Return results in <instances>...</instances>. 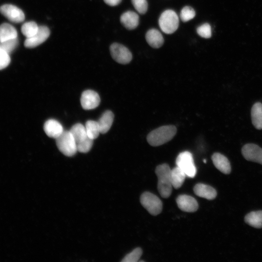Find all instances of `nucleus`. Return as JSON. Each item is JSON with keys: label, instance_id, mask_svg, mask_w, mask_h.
<instances>
[{"label": "nucleus", "instance_id": "obj_1", "mask_svg": "<svg viewBox=\"0 0 262 262\" xmlns=\"http://www.w3.org/2000/svg\"><path fill=\"white\" fill-rule=\"evenodd\" d=\"M176 132L177 128L175 126H163L150 132L147 137V140L150 145L157 147L170 141Z\"/></svg>", "mask_w": 262, "mask_h": 262}, {"label": "nucleus", "instance_id": "obj_2", "mask_svg": "<svg viewBox=\"0 0 262 262\" xmlns=\"http://www.w3.org/2000/svg\"><path fill=\"white\" fill-rule=\"evenodd\" d=\"M171 169L166 164L158 165L155 173L158 178V190L163 198H167L171 194L172 184L171 178Z\"/></svg>", "mask_w": 262, "mask_h": 262}, {"label": "nucleus", "instance_id": "obj_3", "mask_svg": "<svg viewBox=\"0 0 262 262\" xmlns=\"http://www.w3.org/2000/svg\"><path fill=\"white\" fill-rule=\"evenodd\" d=\"M56 143L59 150L66 156H72L78 151L76 142L69 131H64L56 139Z\"/></svg>", "mask_w": 262, "mask_h": 262}, {"label": "nucleus", "instance_id": "obj_4", "mask_svg": "<svg viewBox=\"0 0 262 262\" xmlns=\"http://www.w3.org/2000/svg\"><path fill=\"white\" fill-rule=\"evenodd\" d=\"M179 19L175 11L166 10L162 13L159 19V25L161 30L166 34H171L178 29Z\"/></svg>", "mask_w": 262, "mask_h": 262}, {"label": "nucleus", "instance_id": "obj_5", "mask_svg": "<svg viewBox=\"0 0 262 262\" xmlns=\"http://www.w3.org/2000/svg\"><path fill=\"white\" fill-rule=\"evenodd\" d=\"M140 202L142 205L153 215L160 213L162 210V202L160 199L154 194L146 192L140 196Z\"/></svg>", "mask_w": 262, "mask_h": 262}, {"label": "nucleus", "instance_id": "obj_6", "mask_svg": "<svg viewBox=\"0 0 262 262\" xmlns=\"http://www.w3.org/2000/svg\"><path fill=\"white\" fill-rule=\"evenodd\" d=\"M176 163L177 166L182 170L188 177L194 178L196 175V169L193 155L189 151L180 152L177 157Z\"/></svg>", "mask_w": 262, "mask_h": 262}, {"label": "nucleus", "instance_id": "obj_7", "mask_svg": "<svg viewBox=\"0 0 262 262\" xmlns=\"http://www.w3.org/2000/svg\"><path fill=\"white\" fill-rule=\"evenodd\" d=\"M110 50L112 58L119 64H128L132 59L131 51L121 44L116 43L112 44L110 47Z\"/></svg>", "mask_w": 262, "mask_h": 262}, {"label": "nucleus", "instance_id": "obj_8", "mask_svg": "<svg viewBox=\"0 0 262 262\" xmlns=\"http://www.w3.org/2000/svg\"><path fill=\"white\" fill-rule=\"evenodd\" d=\"M0 13L11 22L20 23L24 21L23 12L17 7L12 4H4L0 7Z\"/></svg>", "mask_w": 262, "mask_h": 262}, {"label": "nucleus", "instance_id": "obj_9", "mask_svg": "<svg viewBox=\"0 0 262 262\" xmlns=\"http://www.w3.org/2000/svg\"><path fill=\"white\" fill-rule=\"evenodd\" d=\"M49 35L50 31L47 26H39L35 34L29 38H26L24 43V46L27 48H35L44 42Z\"/></svg>", "mask_w": 262, "mask_h": 262}, {"label": "nucleus", "instance_id": "obj_10", "mask_svg": "<svg viewBox=\"0 0 262 262\" xmlns=\"http://www.w3.org/2000/svg\"><path fill=\"white\" fill-rule=\"evenodd\" d=\"M244 157L249 161L262 164V148L254 144H247L242 149Z\"/></svg>", "mask_w": 262, "mask_h": 262}, {"label": "nucleus", "instance_id": "obj_11", "mask_svg": "<svg viewBox=\"0 0 262 262\" xmlns=\"http://www.w3.org/2000/svg\"><path fill=\"white\" fill-rule=\"evenodd\" d=\"M100 97L95 91L87 90L83 91L81 97V103L85 110H91L97 107L100 103Z\"/></svg>", "mask_w": 262, "mask_h": 262}, {"label": "nucleus", "instance_id": "obj_12", "mask_svg": "<svg viewBox=\"0 0 262 262\" xmlns=\"http://www.w3.org/2000/svg\"><path fill=\"white\" fill-rule=\"evenodd\" d=\"M176 202L178 207L182 211L186 212H196L198 208L196 199L187 195H181L178 196Z\"/></svg>", "mask_w": 262, "mask_h": 262}, {"label": "nucleus", "instance_id": "obj_13", "mask_svg": "<svg viewBox=\"0 0 262 262\" xmlns=\"http://www.w3.org/2000/svg\"><path fill=\"white\" fill-rule=\"evenodd\" d=\"M44 130L49 137L55 139L64 131L61 123L53 119H49L45 122Z\"/></svg>", "mask_w": 262, "mask_h": 262}, {"label": "nucleus", "instance_id": "obj_14", "mask_svg": "<svg viewBox=\"0 0 262 262\" xmlns=\"http://www.w3.org/2000/svg\"><path fill=\"white\" fill-rule=\"evenodd\" d=\"M212 159L215 167L225 174H229L231 171V166L228 158L220 153H214Z\"/></svg>", "mask_w": 262, "mask_h": 262}, {"label": "nucleus", "instance_id": "obj_15", "mask_svg": "<svg viewBox=\"0 0 262 262\" xmlns=\"http://www.w3.org/2000/svg\"><path fill=\"white\" fill-rule=\"evenodd\" d=\"M75 142L77 147L89 140L85 127L80 123L74 125L69 130Z\"/></svg>", "mask_w": 262, "mask_h": 262}, {"label": "nucleus", "instance_id": "obj_16", "mask_svg": "<svg viewBox=\"0 0 262 262\" xmlns=\"http://www.w3.org/2000/svg\"><path fill=\"white\" fill-rule=\"evenodd\" d=\"M193 190L196 196L209 200L215 198L217 195V192L213 187L203 183L196 184Z\"/></svg>", "mask_w": 262, "mask_h": 262}, {"label": "nucleus", "instance_id": "obj_17", "mask_svg": "<svg viewBox=\"0 0 262 262\" xmlns=\"http://www.w3.org/2000/svg\"><path fill=\"white\" fill-rule=\"evenodd\" d=\"M120 22L128 30L136 28L139 24V16L133 11H127L120 16Z\"/></svg>", "mask_w": 262, "mask_h": 262}, {"label": "nucleus", "instance_id": "obj_18", "mask_svg": "<svg viewBox=\"0 0 262 262\" xmlns=\"http://www.w3.org/2000/svg\"><path fill=\"white\" fill-rule=\"evenodd\" d=\"M146 39L147 43L154 48L161 47L164 42L162 33L155 29H151L147 32Z\"/></svg>", "mask_w": 262, "mask_h": 262}, {"label": "nucleus", "instance_id": "obj_19", "mask_svg": "<svg viewBox=\"0 0 262 262\" xmlns=\"http://www.w3.org/2000/svg\"><path fill=\"white\" fill-rule=\"evenodd\" d=\"M114 115L113 112L108 110L105 111L97 121L101 133H105L111 128L114 121Z\"/></svg>", "mask_w": 262, "mask_h": 262}, {"label": "nucleus", "instance_id": "obj_20", "mask_svg": "<svg viewBox=\"0 0 262 262\" xmlns=\"http://www.w3.org/2000/svg\"><path fill=\"white\" fill-rule=\"evenodd\" d=\"M252 123L255 128L262 129V104L260 102L255 103L252 107L251 110Z\"/></svg>", "mask_w": 262, "mask_h": 262}, {"label": "nucleus", "instance_id": "obj_21", "mask_svg": "<svg viewBox=\"0 0 262 262\" xmlns=\"http://www.w3.org/2000/svg\"><path fill=\"white\" fill-rule=\"evenodd\" d=\"M186 176L184 172L178 166L171 170V178L172 186L175 189L180 188Z\"/></svg>", "mask_w": 262, "mask_h": 262}, {"label": "nucleus", "instance_id": "obj_22", "mask_svg": "<svg viewBox=\"0 0 262 262\" xmlns=\"http://www.w3.org/2000/svg\"><path fill=\"white\" fill-rule=\"evenodd\" d=\"M16 29L8 23H3L0 25V42L17 38Z\"/></svg>", "mask_w": 262, "mask_h": 262}, {"label": "nucleus", "instance_id": "obj_23", "mask_svg": "<svg viewBox=\"0 0 262 262\" xmlns=\"http://www.w3.org/2000/svg\"><path fill=\"white\" fill-rule=\"evenodd\" d=\"M245 222L249 226L257 229L262 228V211L252 212L245 217Z\"/></svg>", "mask_w": 262, "mask_h": 262}, {"label": "nucleus", "instance_id": "obj_24", "mask_svg": "<svg viewBox=\"0 0 262 262\" xmlns=\"http://www.w3.org/2000/svg\"><path fill=\"white\" fill-rule=\"evenodd\" d=\"M85 127L88 136L93 140L96 139L100 133L97 121L88 120L86 122Z\"/></svg>", "mask_w": 262, "mask_h": 262}, {"label": "nucleus", "instance_id": "obj_25", "mask_svg": "<svg viewBox=\"0 0 262 262\" xmlns=\"http://www.w3.org/2000/svg\"><path fill=\"white\" fill-rule=\"evenodd\" d=\"M39 27L34 21H29L24 23L21 27V32L23 34L29 38L35 34L38 30Z\"/></svg>", "mask_w": 262, "mask_h": 262}, {"label": "nucleus", "instance_id": "obj_26", "mask_svg": "<svg viewBox=\"0 0 262 262\" xmlns=\"http://www.w3.org/2000/svg\"><path fill=\"white\" fill-rule=\"evenodd\" d=\"M17 38L0 42V47L10 54L18 45Z\"/></svg>", "mask_w": 262, "mask_h": 262}, {"label": "nucleus", "instance_id": "obj_27", "mask_svg": "<svg viewBox=\"0 0 262 262\" xmlns=\"http://www.w3.org/2000/svg\"><path fill=\"white\" fill-rule=\"evenodd\" d=\"M142 254V250L137 247L128 254L121 261L122 262H137Z\"/></svg>", "mask_w": 262, "mask_h": 262}, {"label": "nucleus", "instance_id": "obj_28", "mask_svg": "<svg viewBox=\"0 0 262 262\" xmlns=\"http://www.w3.org/2000/svg\"><path fill=\"white\" fill-rule=\"evenodd\" d=\"M195 15V10L192 7L186 6L181 9L180 17L182 21L187 22L193 19Z\"/></svg>", "mask_w": 262, "mask_h": 262}, {"label": "nucleus", "instance_id": "obj_29", "mask_svg": "<svg viewBox=\"0 0 262 262\" xmlns=\"http://www.w3.org/2000/svg\"><path fill=\"white\" fill-rule=\"evenodd\" d=\"M198 34L204 38H209L212 35V30L210 25L206 23L199 26L196 29Z\"/></svg>", "mask_w": 262, "mask_h": 262}, {"label": "nucleus", "instance_id": "obj_30", "mask_svg": "<svg viewBox=\"0 0 262 262\" xmlns=\"http://www.w3.org/2000/svg\"><path fill=\"white\" fill-rule=\"evenodd\" d=\"M131 2L139 14H144L146 13L148 7L147 0H131Z\"/></svg>", "mask_w": 262, "mask_h": 262}, {"label": "nucleus", "instance_id": "obj_31", "mask_svg": "<svg viewBox=\"0 0 262 262\" xmlns=\"http://www.w3.org/2000/svg\"><path fill=\"white\" fill-rule=\"evenodd\" d=\"M10 54L0 47V70L6 68L10 64Z\"/></svg>", "mask_w": 262, "mask_h": 262}, {"label": "nucleus", "instance_id": "obj_32", "mask_svg": "<svg viewBox=\"0 0 262 262\" xmlns=\"http://www.w3.org/2000/svg\"><path fill=\"white\" fill-rule=\"evenodd\" d=\"M108 5L115 6L118 5L122 0H103Z\"/></svg>", "mask_w": 262, "mask_h": 262}, {"label": "nucleus", "instance_id": "obj_33", "mask_svg": "<svg viewBox=\"0 0 262 262\" xmlns=\"http://www.w3.org/2000/svg\"><path fill=\"white\" fill-rule=\"evenodd\" d=\"M206 160H203V162H204V163H206Z\"/></svg>", "mask_w": 262, "mask_h": 262}]
</instances>
